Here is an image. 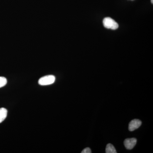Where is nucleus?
Masks as SVG:
<instances>
[{
    "instance_id": "nucleus-6",
    "label": "nucleus",
    "mask_w": 153,
    "mask_h": 153,
    "mask_svg": "<svg viewBox=\"0 0 153 153\" xmlns=\"http://www.w3.org/2000/svg\"><path fill=\"white\" fill-rule=\"evenodd\" d=\"M105 152L106 153H117L116 150L113 146L111 144L107 145L105 149Z\"/></svg>"
},
{
    "instance_id": "nucleus-4",
    "label": "nucleus",
    "mask_w": 153,
    "mask_h": 153,
    "mask_svg": "<svg viewBox=\"0 0 153 153\" xmlns=\"http://www.w3.org/2000/svg\"><path fill=\"white\" fill-rule=\"evenodd\" d=\"M142 122L139 120L134 119L131 120L129 124L128 129L130 131H134L141 125Z\"/></svg>"
},
{
    "instance_id": "nucleus-9",
    "label": "nucleus",
    "mask_w": 153,
    "mask_h": 153,
    "mask_svg": "<svg viewBox=\"0 0 153 153\" xmlns=\"http://www.w3.org/2000/svg\"><path fill=\"white\" fill-rule=\"evenodd\" d=\"M151 2H152V3H153V0H151Z\"/></svg>"
},
{
    "instance_id": "nucleus-8",
    "label": "nucleus",
    "mask_w": 153,
    "mask_h": 153,
    "mask_svg": "<svg viewBox=\"0 0 153 153\" xmlns=\"http://www.w3.org/2000/svg\"><path fill=\"white\" fill-rule=\"evenodd\" d=\"M91 152L90 148H86L84 149H83L81 152V153H91Z\"/></svg>"
},
{
    "instance_id": "nucleus-1",
    "label": "nucleus",
    "mask_w": 153,
    "mask_h": 153,
    "mask_svg": "<svg viewBox=\"0 0 153 153\" xmlns=\"http://www.w3.org/2000/svg\"><path fill=\"white\" fill-rule=\"evenodd\" d=\"M103 25L105 27L112 30H117L119 27L118 24L110 17H106L103 19Z\"/></svg>"
},
{
    "instance_id": "nucleus-5",
    "label": "nucleus",
    "mask_w": 153,
    "mask_h": 153,
    "mask_svg": "<svg viewBox=\"0 0 153 153\" xmlns=\"http://www.w3.org/2000/svg\"><path fill=\"white\" fill-rule=\"evenodd\" d=\"M7 115V110L5 108H0V123L4 120Z\"/></svg>"
},
{
    "instance_id": "nucleus-7",
    "label": "nucleus",
    "mask_w": 153,
    "mask_h": 153,
    "mask_svg": "<svg viewBox=\"0 0 153 153\" xmlns=\"http://www.w3.org/2000/svg\"><path fill=\"white\" fill-rule=\"evenodd\" d=\"M7 79L4 76H0V88L4 86L7 84Z\"/></svg>"
},
{
    "instance_id": "nucleus-2",
    "label": "nucleus",
    "mask_w": 153,
    "mask_h": 153,
    "mask_svg": "<svg viewBox=\"0 0 153 153\" xmlns=\"http://www.w3.org/2000/svg\"><path fill=\"white\" fill-rule=\"evenodd\" d=\"M55 77L54 75H47L41 77L38 80V83L41 85H51L55 82Z\"/></svg>"
},
{
    "instance_id": "nucleus-3",
    "label": "nucleus",
    "mask_w": 153,
    "mask_h": 153,
    "mask_svg": "<svg viewBox=\"0 0 153 153\" xmlns=\"http://www.w3.org/2000/svg\"><path fill=\"white\" fill-rule=\"evenodd\" d=\"M137 140L134 138H128L125 140L124 144L127 149H132L136 144Z\"/></svg>"
}]
</instances>
